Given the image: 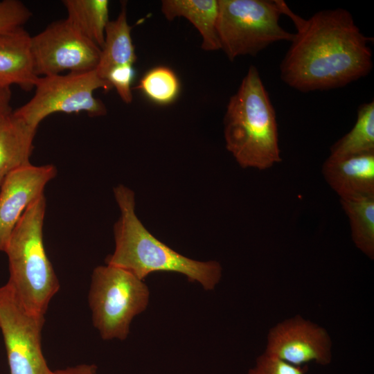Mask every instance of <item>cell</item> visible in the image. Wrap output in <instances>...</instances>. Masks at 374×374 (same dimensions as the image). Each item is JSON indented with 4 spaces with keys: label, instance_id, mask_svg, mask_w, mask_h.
I'll return each mask as SVG.
<instances>
[{
    "label": "cell",
    "instance_id": "d4e9b609",
    "mask_svg": "<svg viewBox=\"0 0 374 374\" xmlns=\"http://www.w3.org/2000/svg\"><path fill=\"white\" fill-rule=\"evenodd\" d=\"M56 374H98L95 364H83L55 371Z\"/></svg>",
    "mask_w": 374,
    "mask_h": 374
},
{
    "label": "cell",
    "instance_id": "ac0fdd59",
    "mask_svg": "<svg viewBox=\"0 0 374 374\" xmlns=\"http://www.w3.org/2000/svg\"><path fill=\"white\" fill-rule=\"evenodd\" d=\"M351 238L355 247L371 260L374 259V196L341 199Z\"/></svg>",
    "mask_w": 374,
    "mask_h": 374
},
{
    "label": "cell",
    "instance_id": "d6986e66",
    "mask_svg": "<svg viewBox=\"0 0 374 374\" xmlns=\"http://www.w3.org/2000/svg\"><path fill=\"white\" fill-rule=\"evenodd\" d=\"M370 153H374L373 101L359 107L355 125L331 146L329 157L343 158Z\"/></svg>",
    "mask_w": 374,
    "mask_h": 374
},
{
    "label": "cell",
    "instance_id": "2e32d148",
    "mask_svg": "<svg viewBox=\"0 0 374 374\" xmlns=\"http://www.w3.org/2000/svg\"><path fill=\"white\" fill-rule=\"evenodd\" d=\"M132 27L128 24L125 3L115 20L109 21L106 26L104 44L96 69L98 76L105 80L111 69L116 66L131 64L136 60L131 37Z\"/></svg>",
    "mask_w": 374,
    "mask_h": 374
},
{
    "label": "cell",
    "instance_id": "5bb4252c",
    "mask_svg": "<svg viewBox=\"0 0 374 374\" xmlns=\"http://www.w3.org/2000/svg\"><path fill=\"white\" fill-rule=\"evenodd\" d=\"M37 129L13 113L0 123V188L10 173L31 163Z\"/></svg>",
    "mask_w": 374,
    "mask_h": 374
},
{
    "label": "cell",
    "instance_id": "9c48e42d",
    "mask_svg": "<svg viewBox=\"0 0 374 374\" xmlns=\"http://www.w3.org/2000/svg\"><path fill=\"white\" fill-rule=\"evenodd\" d=\"M30 52L38 77L94 70L100 56V48L66 19L55 21L31 36Z\"/></svg>",
    "mask_w": 374,
    "mask_h": 374
},
{
    "label": "cell",
    "instance_id": "8fae6325",
    "mask_svg": "<svg viewBox=\"0 0 374 374\" xmlns=\"http://www.w3.org/2000/svg\"><path fill=\"white\" fill-rule=\"evenodd\" d=\"M57 175L53 164L22 166L4 179L0 188V251H5L12 231L28 206L44 194Z\"/></svg>",
    "mask_w": 374,
    "mask_h": 374
},
{
    "label": "cell",
    "instance_id": "52a82bcc",
    "mask_svg": "<svg viewBox=\"0 0 374 374\" xmlns=\"http://www.w3.org/2000/svg\"><path fill=\"white\" fill-rule=\"evenodd\" d=\"M35 88L32 98L12 113L37 128L46 117L57 112L106 114L105 105L93 93L98 89L109 91L112 87L94 69L39 77Z\"/></svg>",
    "mask_w": 374,
    "mask_h": 374
},
{
    "label": "cell",
    "instance_id": "5b68a950",
    "mask_svg": "<svg viewBox=\"0 0 374 374\" xmlns=\"http://www.w3.org/2000/svg\"><path fill=\"white\" fill-rule=\"evenodd\" d=\"M150 292L143 280L105 264L94 268L88 296L93 326L104 340H125L135 317L143 312Z\"/></svg>",
    "mask_w": 374,
    "mask_h": 374
},
{
    "label": "cell",
    "instance_id": "4fadbf2b",
    "mask_svg": "<svg viewBox=\"0 0 374 374\" xmlns=\"http://www.w3.org/2000/svg\"><path fill=\"white\" fill-rule=\"evenodd\" d=\"M30 35L24 29L0 35V86L16 84L30 91L39 77L34 71Z\"/></svg>",
    "mask_w": 374,
    "mask_h": 374
},
{
    "label": "cell",
    "instance_id": "7402d4cb",
    "mask_svg": "<svg viewBox=\"0 0 374 374\" xmlns=\"http://www.w3.org/2000/svg\"><path fill=\"white\" fill-rule=\"evenodd\" d=\"M308 371V365L294 366L263 353L247 374H306Z\"/></svg>",
    "mask_w": 374,
    "mask_h": 374
},
{
    "label": "cell",
    "instance_id": "603a6c76",
    "mask_svg": "<svg viewBox=\"0 0 374 374\" xmlns=\"http://www.w3.org/2000/svg\"><path fill=\"white\" fill-rule=\"evenodd\" d=\"M134 75L133 64H125L111 69L105 78L112 88L116 89L122 100L127 104L132 102L131 86Z\"/></svg>",
    "mask_w": 374,
    "mask_h": 374
},
{
    "label": "cell",
    "instance_id": "277c9868",
    "mask_svg": "<svg viewBox=\"0 0 374 374\" xmlns=\"http://www.w3.org/2000/svg\"><path fill=\"white\" fill-rule=\"evenodd\" d=\"M46 206L44 194L28 206L4 251L8 260V283L29 311L43 316L60 287L44 245Z\"/></svg>",
    "mask_w": 374,
    "mask_h": 374
},
{
    "label": "cell",
    "instance_id": "3957f363",
    "mask_svg": "<svg viewBox=\"0 0 374 374\" xmlns=\"http://www.w3.org/2000/svg\"><path fill=\"white\" fill-rule=\"evenodd\" d=\"M224 136L226 150L243 168L265 170L282 161L276 112L255 66L229 100Z\"/></svg>",
    "mask_w": 374,
    "mask_h": 374
},
{
    "label": "cell",
    "instance_id": "e0dca14e",
    "mask_svg": "<svg viewBox=\"0 0 374 374\" xmlns=\"http://www.w3.org/2000/svg\"><path fill=\"white\" fill-rule=\"evenodd\" d=\"M66 18L85 38L100 49L109 19L107 0H64Z\"/></svg>",
    "mask_w": 374,
    "mask_h": 374
},
{
    "label": "cell",
    "instance_id": "9a60e30c",
    "mask_svg": "<svg viewBox=\"0 0 374 374\" xmlns=\"http://www.w3.org/2000/svg\"><path fill=\"white\" fill-rule=\"evenodd\" d=\"M161 11L172 21L183 17L190 21L199 32L205 51L220 49L216 25L218 15V0H163Z\"/></svg>",
    "mask_w": 374,
    "mask_h": 374
},
{
    "label": "cell",
    "instance_id": "7c38bea8",
    "mask_svg": "<svg viewBox=\"0 0 374 374\" xmlns=\"http://www.w3.org/2000/svg\"><path fill=\"white\" fill-rule=\"evenodd\" d=\"M321 172L340 199L374 196V153L343 158L329 157Z\"/></svg>",
    "mask_w": 374,
    "mask_h": 374
},
{
    "label": "cell",
    "instance_id": "44dd1931",
    "mask_svg": "<svg viewBox=\"0 0 374 374\" xmlns=\"http://www.w3.org/2000/svg\"><path fill=\"white\" fill-rule=\"evenodd\" d=\"M31 15L30 10L21 1H1L0 35L22 28Z\"/></svg>",
    "mask_w": 374,
    "mask_h": 374
},
{
    "label": "cell",
    "instance_id": "cb8c5ba5",
    "mask_svg": "<svg viewBox=\"0 0 374 374\" xmlns=\"http://www.w3.org/2000/svg\"><path fill=\"white\" fill-rule=\"evenodd\" d=\"M10 88L0 86V123L13 112L10 106Z\"/></svg>",
    "mask_w": 374,
    "mask_h": 374
},
{
    "label": "cell",
    "instance_id": "8992f818",
    "mask_svg": "<svg viewBox=\"0 0 374 374\" xmlns=\"http://www.w3.org/2000/svg\"><path fill=\"white\" fill-rule=\"evenodd\" d=\"M284 1L218 0L217 33L227 57L256 55L273 43L292 42L294 34L279 24Z\"/></svg>",
    "mask_w": 374,
    "mask_h": 374
},
{
    "label": "cell",
    "instance_id": "6da1fadb",
    "mask_svg": "<svg viewBox=\"0 0 374 374\" xmlns=\"http://www.w3.org/2000/svg\"><path fill=\"white\" fill-rule=\"evenodd\" d=\"M283 14L297 30L280 66L281 79L290 87L301 92L332 89L371 71V38L347 10H325L305 19L284 3Z\"/></svg>",
    "mask_w": 374,
    "mask_h": 374
},
{
    "label": "cell",
    "instance_id": "7a4b0ae2",
    "mask_svg": "<svg viewBox=\"0 0 374 374\" xmlns=\"http://www.w3.org/2000/svg\"><path fill=\"white\" fill-rule=\"evenodd\" d=\"M114 195L120 215L114 226L115 249L105 264L129 271L143 280L154 272H173L199 283L206 291L220 282L222 267L216 260L199 261L188 258L158 240L142 224L135 213V195L119 184Z\"/></svg>",
    "mask_w": 374,
    "mask_h": 374
},
{
    "label": "cell",
    "instance_id": "30bf717a",
    "mask_svg": "<svg viewBox=\"0 0 374 374\" xmlns=\"http://www.w3.org/2000/svg\"><path fill=\"white\" fill-rule=\"evenodd\" d=\"M332 348L324 328L296 314L269 329L264 353L294 366H327L332 359Z\"/></svg>",
    "mask_w": 374,
    "mask_h": 374
},
{
    "label": "cell",
    "instance_id": "ffe728a7",
    "mask_svg": "<svg viewBox=\"0 0 374 374\" xmlns=\"http://www.w3.org/2000/svg\"><path fill=\"white\" fill-rule=\"evenodd\" d=\"M136 89L159 105L172 103L179 92V82L174 71L166 66L148 71L140 80Z\"/></svg>",
    "mask_w": 374,
    "mask_h": 374
},
{
    "label": "cell",
    "instance_id": "ba28073f",
    "mask_svg": "<svg viewBox=\"0 0 374 374\" xmlns=\"http://www.w3.org/2000/svg\"><path fill=\"white\" fill-rule=\"evenodd\" d=\"M44 316L29 311L7 282L0 287V329L10 374H56L42 349Z\"/></svg>",
    "mask_w": 374,
    "mask_h": 374
}]
</instances>
